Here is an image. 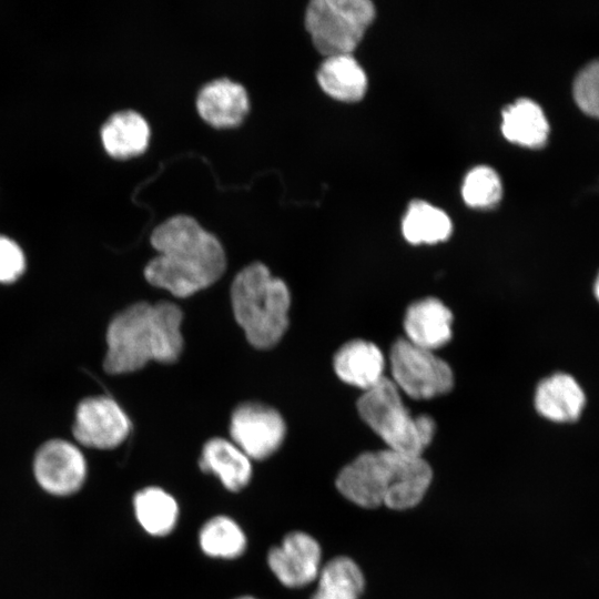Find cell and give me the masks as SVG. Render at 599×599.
<instances>
[{
    "label": "cell",
    "mask_w": 599,
    "mask_h": 599,
    "mask_svg": "<svg viewBox=\"0 0 599 599\" xmlns=\"http://www.w3.org/2000/svg\"><path fill=\"white\" fill-rule=\"evenodd\" d=\"M133 508L138 522L151 536L171 534L179 519L175 498L161 487H145L133 497Z\"/></svg>",
    "instance_id": "cell-20"
},
{
    "label": "cell",
    "mask_w": 599,
    "mask_h": 599,
    "mask_svg": "<svg viewBox=\"0 0 599 599\" xmlns=\"http://www.w3.org/2000/svg\"><path fill=\"white\" fill-rule=\"evenodd\" d=\"M195 103L201 118L215 128L240 124L250 109L246 89L229 78L205 83L197 92Z\"/></svg>",
    "instance_id": "cell-12"
},
{
    "label": "cell",
    "mask_w": 599,
    "mask_h": 599,
    "mask_svg": "<svg viewBox=\"0 0 599 599\" xmlns=\"http://www.w3.org/2000/svg\"><path fill=\"white\" fill-rule=\"evenodd\" d=\"M322 550L317 540L304 531L287 534L281 545L271 548L267 564L280 582L301 588L313 582L321 571Z\"/></svg>",
    "instance_id": "cell-11"
},
{
    "label": "cell",
    "mask_w": 599,
    "mask_h": 599,
    "mask_svg": "<svg viewBox=\"0 0 599 599\" xmlns=\"http://www.w3.org/2000/svg\"><path fill=\"white\" fill-rule=\"evenodd\" d=\"M593 294L596 298L599 301V272L596 276L595 283H593Z\"/></svg>",
    "instance_id": "cell-27"
},
{
    "label": "cell",
    "mask_w": 599,
    "mask_h": 599,
    "mask_svg": "<svg viewBox=\"0 0 599 599\" xmlns=\"http://www.w3.org/2000/svg\"><path fill=\"white\" fill-rule=\"evenodd\" d=\"M573 97L585 112L599 116V59L590 61L578 72Z\"/></svg>",
    "instance_id": "cell-25"
},
{
    "label": "cell",
    "mask_w": 599,
    "mask_h": 599,
    "mask_svg": "<svg viewBox=\"0 0 599 599\" xmlns=\"http://www.w3.org/2000/svg\"><path fill=\"white\" fill-rule=\"evenodd\" d=\"M402 230L406 241L412 244H436L450 236L453 225L444 211L416 200L408 206Z\"/></svg>",
    "instance_id": "cell-22"
},
{
    "label": "cell",
    "mask_w": 599,
    "mask_h": 599,
    "mask_svg": "<svg viewBox=\"0 0 599 599\" xmlns=\"http://www.w3.org/2000/svg\"><path fill=\"white\" fill-rule=\"evenodd\" d=\"M150 135L148 121L134 110H122L112 114L101 128L103 148L115 159L141 154L149 145Z\"/></svg>",
    "instance_id": "cell-17"
},
{
    "label": "cell",
    "mask_w": 599,
    "mask_h": 599,
    "mask_svg": "<svg viewBox=\"0 0 599 599\" xmlns=\"http://www.w3.org/2000/svg\"><path fill=\"white\" fill-rule=\"evenodd\" d=\"M317 578L318 585L311 599H358L365 588L361 568L346 556L326 562Z\"/></svg>",
    "instance_id": "cell-21"
},
{
    "label": "cell",
    "mask_w": 599,
    "mask_h": 599,
    "mask_svg": "<svg viewBox=\"0 0 599 599\" xmlns=\"http://www.w3.org/2000/svg\"><path fill=\"white\" fill-rule=\"evenodd\" d=\"M451 325L450 309L435 297L414 302L404 316L406 339L433 352L451 339Z\"/></svg>",
    "instance_id": "cell-13"
},
{
    "label": "cell",
    "mask_w": 599,
    "mask_h": 599,
    "mask_svg": "<svg viewBox=\"0 0 599 599\" xmlns=\"http://www.w3.org/2000/svg\"><path fill=\"white\" fill-rule=\"evenodd\" d=\"M357 410L387 448L397 453L422 456L434 438L435 420L428 415L413 416L399 389L387 377L364 390L357 400Z\"/></svg>",
    "instance_id": "cell-5"
},
{
    "label": "cell",
    "mask_w": 599,
    "mask_h": 599,
    "mask_svg": "<svg viewBox=\"0 0 599 599\" xmlns=\"http://www.w3.org/2000/svg\"><path fill=\"white\" fill-rule=\"evenodd\" d=\"M231 303L235 321L257 349L274 347L288 327V287L261 262L246 265L235 275Z\"/></svg>",
    "instance_id": "cell-4"
},
{
    "label": "cell",
    "mask_w": 599,
    "mask_h": 599,
    "mask_svg": "<svg viewBox=\"0 0 599 599\" xmlns=\"http://www.w3.org/2000/svg\"><path fill=\"white\" fill-rule=\"evenodd\" d=\"M199 544L202 551L209 557L234 559L245 551L246 536L235 520L219 515L202 526Z\"/></svg>",
    "instance_id": "cell-23"
},
{
    "label": "cell",
    "mask_w": 599,
    "mask_h": 599,
    "mask_svg": "<svg viewBox=\"0 0 599 599\" xmlns=\"http://www.w3.org/2000/svg\"><path fill=\"white\" fill-rule=\"evenodd\" d=\"M501 182L498 174L488 166H477L469 171L463 183L464 201L471 207L488 209L501 197Z\"/></svg>",
    "instance_id": "cell-24"
},
{
    "label": "cell",
    "mask_w": 599,
    "mask_h": 599,
    "mask_svg": "<svg viewBox=\"0 0 599 599\" xmlns=\"http://www.w3.org/2000/svg\"><path fill=\"white\" fill-rule=\"evenodd\" d=\"M32 474L43 493L55 498H68L83 488L88 478V463L75 444L51 439L35 451Z\"/></svg>",
    "instance_id": "cell-8"
},
{
    "label": "cell",
    "mask_w": 599,
    "mask_h": 599,
    "mask_svg": "<svg viewBox=\"0 0 599 599\" xmlns=\"http://www.w3.org/2000/svg\"><path fill=\"white\" fill-rule=\"evenodd\" d=\"M375 17L368 0H313L305 10V28L325 57L352 54Z\"/></svg>",
    "instance_id": "cell-6"
},
{
    "label": "cell",
    "mask_w": 599,
    "mask_h": 599,
    "mask_svg": "<svg viewBox=\"0 0 599 599\" xmlns=\"http://www.w3.org/2000/svg\"><path fill=\"white\" fill-rule=\"evenodd\" d=\"M183 313L171 302H138L120 312L106 331L103 367L109 374H126L154 361L171 364L183 349Z\"/></svg>",
    "instance_id": "cell-2"
},
{
    "label": "cell",
    "mask_w": 599,
    "mask_h": 599,
    "mask_svg": "<svg viewBox=\"0 0 599 599\" xmlns=\"http://www.w3.org/2000/svg\"><path fill=\"white\" fill-rule=\"evenodd\" d=\"M389 362L393 383L414 399H429L448 393L454 386L449 365L433 351L406 338L392 345Z\"/></svg>",
    "instance_id": "cell-7"
},
{
    "label": "cell",
    "mask_w": 599,
    "mask_h": 599,
    "mask_svg": "<svg viewBox=\"0 0 599 599\" xmlns=\"http://www.w3.org/2000/svg\"><path fill=\"white\" fill-rule=\"evenodd\" d=\"M236 599H256V598L251 597V596H243V597H238Z\"/></svg>",
    "instance_id": "cell-28"
},
{
    "label": "cell",
    "mask_w": 599,
    "mask_h": 599,
    "mask_svg": "<svg viewBox=\"0 0 599 599\" xmlns=\"http://www.w3.org/2000/svg\"><path fill=\"white\" fill-rule=\"evenodd\" d=\"M501 118V131L507 140L529 148H538L546 142L549 123L534 100H516L502 110Z\"/></svg>",
    "instance_id": "cell-19"
},
{
    "label": "cell",
    "mask_w": 599,
    "mask_h": 599,
    "mask_svg": "<svg viewBox=\"0 0 599 599\" xmlns=\"http://www.w3.org/2000/svg\"><path fill=\"white\" fill-rule=\"evenodd\" d=\"M337 377L344 383L367 390L384 376L385 359L372 342L353 339L344 344L333 361Z\"/></svg>",
    "instance_id": "cell-15"
},
{
    "label": "cell",
    "mask_w": 599,
    "mask_h": 599,
    "mask_svg": "<svg viewBox=\"0 0 599 599\" xmlns=\"http://www.w3.org/2000/svg\"><path fill=\"white\" fill-rule=\"evenodd\" d=\"M131 423L119 406L108 396L83 399L77 410L72 427L75 440L94 449H112L129 436Z\"/></svg>",
    "instance_id": "cell-10"
},
{
    "label": "cell",
    "mask_w": 599,
    "mask_h": 599,
    "mask_svg": "<svg viewBox=\"0 0 599 599\" xmlns=\"http://www.w3.org/2000/svg\"><path fill=\"white\" fill-rule=\"evenodd\" d=\"M199 466L202 471L214 474L231 491H240L252 478L251 459L233 441L220 437L203 445Z\"/></svg>",
    "instance_id": "cell-16"
},
{
    "label": "cell",
    "mask_w": 599,
    "mask_h": 599,
    "mask_svg": "<svg viewBox=\"0 0 599 599\" xmlns=\"http://www.w3.org/2000/svg\"><path fill=\"white\" fill-rule=\"evenodd\" d=\"M316 77L324 92L344 102L362 99L367 89L365 71L352 54L326 57Z\"/></svg>",
    "instance_id": "cell-18"
},
{
    "label": "cell",
    "mask_w": 599,
    "mask_h": 599,
    "mask_svg": "<svg viewBox=\"0 0 599 599\" xmlns=\"http://www.w3.org/2000/svg\"><path fill=\"white\" fill-rule=\"evenodd\" d=\"M432 478V467L422 456L386 448L358 455L342 468L336 487L359 507L406 510L422 501Z\"/></svg>",
    "instance_id": "cell-3"
},
{
    "label": "cell",
    "mask_w": 599,
    "mask_h": 599,
    "mask_svg": "<svg viewBox=\"0 0 599 599\" xmlns=\"http://www.w3.org/2000/svg\"><path fill=\"white\" fill-rule=\"evenodd\" d=\"M534 404L538 414L548 420L572 423L585 408L586 394L573 376L558 372L539 382Z\"/></svg>",
    "instance_id": "cell-14"
},
{
    "label": "cell",
    "mask_w": 599,
    "mask_h": 599,
    "mask_svg": "<svg viewBox=\"0 0 599 599\" xmlns=\"http://www.w3.org/2000/svg\"><path fill=\"white\" fill-rule=\"evenodd\" d=\"M26 270L21 247L11 238L0 235V283L16 282Z\"/></svg>",
    "instance_id": "cell-26"
},
{
    "label": "cell",
    "mask_w": 599,
    "mask_h": 599,
    "mask_svg": "<svg viewBox=\"0 0 599 599\" xmlns=\"http://www.w3.org/2000/svg\"><path fill=\"white\" fill-rule=\"evenodd\" d=\"M232 441L252 460L273 455L283 444L286 426L281 414L267 405L246 402L232 413Z\"/></svg>",
    "instance_id": "cell-9"
},
{
    "label": "cell",
    "mask_w": 599,
    "mask_h": 599,
    "mask_svg": "<svg viewBox=\"0 0 599 599\" xmlns=\"http://www.w3.org/2000/svg\"><path fill=\"white\" fill-rule=\"evenodd\" d=\"M158 255L144 267L152 286L176 297H189L214 284L226 268V255L217 237L186 214L159 224L151 234Z\"/></svg>",
    "instance_id": "cell-1"
}]
</instances>
